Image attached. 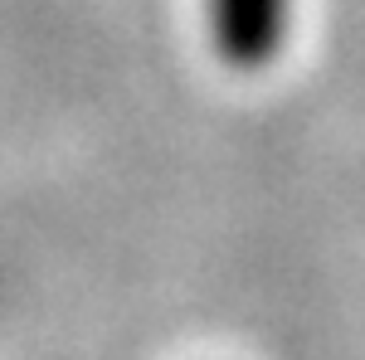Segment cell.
<instances>
[{"label": "cell", "mask_w": 365, "mask_h": 360, "mask_svg": "<svg viewBox=\"0 0 365 360\" xmlns=\"http://www.w3.org/2000/svg\"><path fill=\"white\" fill-rule=\"evenodd\" d=\"M205 5H210V39L229 68L273 63L287 34V0H205Z\"/></svg>", "instance_id": "1"}]
</instances>
